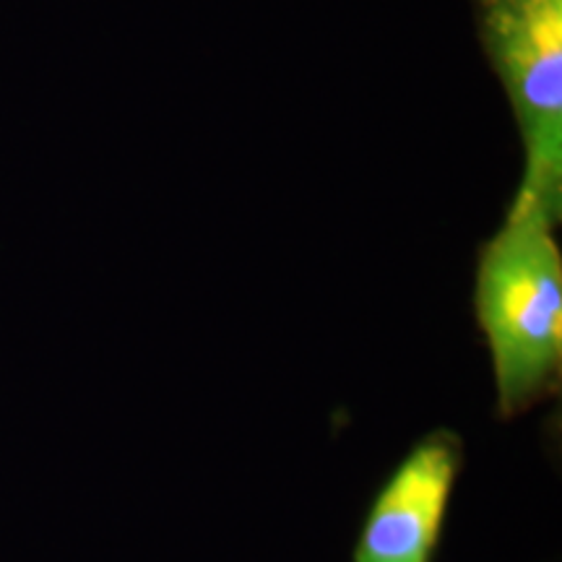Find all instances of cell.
I'll use <instances>...</instances> for the list:
<instances>
[{"mask_svg":"<svg viewBox=\"0 0 562 562\" xmlns=\"http://www.w3.org/2000/svg\"><path fill=\"white\" fill-rule=\"evenodd\" d=\"M560 216L526 193L513 195L501 229L482 245L474 313L487 339L503 417L558 391L562 368Z\"/></svg>","mask_w":562,"mask_h":562,"instance_id":"6da1fadb","label":"cell"},{"mask_svg":"<svg viewBox=\"0 0 562 562\" xmlns=\"http://www.w3.org/2000/svg\"><path fill=\"white\" fill-rule=\"evenodd\" d=\"M524 146L518 193L562 216V0H472Z\"/></svg>","mask_w":562,"mask_h":562,"instance_id":"7a4b0ae2","label":"cell"},{"mask_svg":"<svg viewBox=\"0 0 562 562\" xmlns=\"http://www.w3.org/2000/svg\"><path fill=\"white\" fill-rule=\"evenodd\" d=\"M461 459L459 435H425L378 492L351 562H432Z\"/></svg>","mask_w":562,"mask_h":562,"instance_id":"3957f363","label":"cell"}]
</instances>
